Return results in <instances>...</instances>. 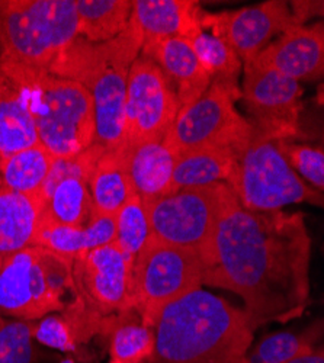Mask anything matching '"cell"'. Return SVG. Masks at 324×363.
<instances>
[{
	"label": "cell",
	"instance_id": "e575fe53",
	"mask_svg": "<svg viewBox=\"0 0 324 363\" xmlns=\"http://www.w3.org/2000/svg\"><path fill=\"white\" fill-rule=\"evenodd\" d=\"M285 363H324V350L321 346L318 349L314 347L310 352L303 353Z\"/></svg>",
	"mask_w": 324,
	"mask_h": 363
},
{
	"label": "cell",
	"instance_id": "ba28073f",
	"mask_svg": "<svg viewBox=\"0 0 324 363\" xmlns=\"http://www.w3.org/2000/svg\"><path fill=\"white\" fill-rule=\"evenodd\" d=\"M225 185L239 203L253 213H274L301 202L323 205V192L311 188L291 169L276 140L255 128Z\"/></svg>",
	"mask_w": 324,
	"mask_h": 363
},
{
	"label": "cell",
	"instance_id": "ffe728a7",
	"mask_svg": "<svg viewBox=\"0 0 324 363\" xmlns=\"http://www.w3.org/2000/svg\"><path fill=\"white\" fill-rule=\"evenodd\" d=\"M123 148L133 191L143 202H152L170 194L172 174L178 156L163 141Z\"/></svg>",
	"mask_w": 324,
	"mask_h": 363
},
{
	"label": "cell",
	"instance_id": "4dcf8cb0",
	"mask_svg": "<svg viewBox=\"0 0 324 363\" xmlns=\"http://www.w3.org/2000/svg\"><path fill=\"white\" fill-rule=\"evenodd\" d=\"M35 321L6 320L0 317V363H34Z\"/></svg>",
	"mask_w": 324,
	"mask_h": 363
},
{
	"label": "cell",
	"instance_id": "74e56055",
	"mask_svg": "<svg viewBox=\"0 0 324 363\" xmlns=\"http://www.w3.org/2000/svg\"><path fill=\"white\" fill-rule=\"evenodd\" d=\"M238 363H247V360H246V357H245L242 362H238Z\"/></svg>",
	"mask_w": 324,
	"mask_h": 363
},
{
	"label": "cell",
	"instance_id": "7a4b0ae2",
	"mask_svg": "<svg viewBox=\"0 0 324 363\" xmlns=\"http://www.w3.org/2000/svg\"><path fill=\"white\" fill-rule=\"evenodd\" d=\"M153 328L155 352L145 363H238L255 331L243 310L201 288L167 304Z\"/></svg>",
	"mask_w": 324,
	"mask_h": 363
},
{
	"label": "cell",
	"instance_id": "9c48e42d",
	"mask_svg": "<svg viewBox=\"0 0 324 363\" xmlns=\"http://www.w3.org/2000/svg\"><path fill=\"white\" fill-rule=\"evenodd\" d=\"M201 285L202 263L194 250L150 237L133 262V307L149 327L167 304Z\"/></svg>",
	"mask_w": 324,
	"mask_h": 363
},
{
	"label": "cell",
	"instance_id": "9a60e30c",
	"mask_svg": "<svg viewBox=\"0 0 324 363\" xmlns=\"http://www.w3.org/2000/svg\"><path fill=\"white\" fill-rule=\"evenodd\" d=\"M102 147L94 144L73 159H55L41 195L45 199L43 217L51 223L83 228L95 216L89 192V174Z\"/></svg>",
	"mask_w": 324,
	"mask_h": 363
},
{
	"label": "cell",
	"instance_id": "484cf974",
	"mask_svg": "<svg viewBox=\"0 0 324 363\" xmlns=\"http://www.w3.org/2000/svg\"><path fill=\"white\" fill-rule=\"evenodd\" d=\"M55 157L40 143L0 157V180L11 191L40 194Z\"/></svg>",
	"mask_w": 324,
	"mask_h": 363
},
{
	"label": "cell",
	"instance_id": "2e32d148",
	"mask_svg": "<svg viewBox=\"0 0 324 363\" xmlns=\"http://www.w3.org/2000/svg\"><path fill=\"white\" fill-rule=\"evenodd\" d=\"M250 63L259 69L274 70L297 82L320 79L324 67L323 23L289 26Z\"/></svg>",
	"mask_w": 324,
	"mask_h": 363
},
{
	"label": "cell",
	"instance_id": "f35d334b",
	"mask_svg": "<svg viewBox=\"0 0 324 363\" xmlns=\"http://www.w3.org/2000/svg\"><path fill=\"white\" fill-rule=\"evenodd\" d=\"M0 185H2V180H0Z\"/></svg>",
	"mask_w": 324,
	"mask_h": 363
},
{
	"label": "cell",
	"instance_id": "4fadbf2b",
	"mask_svg": "<svg viewBox=\"0 0 324 363\" xmlns=\"http://www.w3.org/2000/svg\"><path fill=\"white\" fill-rule=\"evenodd\" d=\"M243 98L253 128L272 140H288L297 133L303 89L300 82L274 70L245 65Z\"/></svg>",
	"mask_w": 324,
	"mask_h": 363
},
{
	"label": "cell",
	"instance_id": "603a6c76",
	"mask_svg": "<svg viewBox=\"0 0 324 363\" xmlns=\"http://www.w3.org/2000/svg\"><path fill=\"white\" fill-rule=\"evenodd\" d=\"M239 155L230 148H199L176 157L170 194L186 188L228 184Z\"/></svg>",
	"mask_w": 324,
	"mask_h": 363
},
{
	"label": "cell",
	"instance_id": "8992f818",
	"mask_svg": "<svg viewBox=\"0 0 324 363\" xmlns=\"http://www.w3.org/2000/svg\"><path fill=\"white\" fill-rule=\"evenodd\" d=\"M79 35L76 0L0 2V66L48 72Z\"/></svg>",
	"mask_w": 324,
	"mask_h": 363
},
{
	"label": "cell",
	"instance_id": "8fae6325",
	"mask_svg": "<svg viewBox=\"0 0 324 363\" xmlns=\"http://www.w3.org/2000/svg\"><path fill=\"white\" fill-rule=\"evenodd\" d=\"M234 196L225 184L186 188L144 202L150 234L173 246L199 252L207 245L211 233Z\"/></svg>",
	"mask_w": 324,
	"mask_h": 363
},
{
	"label": "cell",
	"instance_id": "d6986e66",
	"mask_svg": "<svg viewBox=\"0 0 324 363\" xmlns=\"http://www.w3.org/2000/svg\"><path fill=\"white\" fill-rule=\"evenodd\" d=\"M44 209L41 192L21 194L0 185V256L35 245Z\"/></svg>",
	"mask_w": 324,
	"mask_h": 363
},
{
	"label": "cell",
	"instance_id": "1f68e13d",
	"mask_svg": "<svg viewBox=\"0 0 324 363\" xmlns=\"http://www.w3.org/2000/svg\"><path fill=\"white\" fill-rule=\"evenodd\" d=\"M276 147L301 179H306L310 186L323 192L324 189V155L321 147H310L306 144H294L288 140H278Z\"/></svg>",
	"mask_w": 324,
	"mask_h": 363
},
{
	"label": "cell",
	"instance_id": "d6a6232c",
	"mask_svg": "<svg viewBox=\"0 0 324 363\" xmlns=\"http://www.w3.org/2000/svg\"><path fill=\"white\" fill-rule=\"evenodd\" d=\"M34 340L52 349L74 353L79 349V342L74 331L63 314H48L34 324Z\"/></svg>",
	"mask_w": 324,
	"mask_h": 363
},
{
	"label": "cell",
	"instance_id": "30bf717a",
	"mask_svg": "<svg viewBox=\"0 0 324 363\" xmlns=\"http://www.w3.org/2000/svg\"><path fill=\"white\" fill-rule=\"evenodd\" d=\"M239 89L211 82L194 104L182 108L163 143L176 156L199 148H230L240 156L253 125L235 109Z\"/></svg>",
	"mask_w": 324,
	"mask_h": 363
},
{
	"label": "cell",
	"instance_id": "ac0fdd59",
	"mask_svg": "<svg viewBox=\"0 0 324 363\" xmlns=\"http://www.w3.org/2000/svg\"><path fill=\"white\" fill-rule=\"evenodd\" d=\"M172 82L181 109L199 99L211 84V76L199 63L191 45L182 38H169L141 48Z\"/></svg>",
	"mask_w": 324,
	"mask_h": 363
},
{
	"label": "cell",
	"instance_id": "836d02e7",
	"mask_svg": "<svg viewBox=\"0 0 324 363\" xmlns=\"http://www.w3.org/2000/svg\"><path fill=\"white\" fill-rule=\"evenodd\" d=\"M291 13L297 25H304L310 18L323 15V2H292Z\"/></svg>",
	"mask_w": 324,
	"mask_h": 363
},
{
	"label": "cell",
	"instance_id": "e0dca14e",
	"mask_svg": "<svg viewBox=\"0 0 324 363\" xmlns=\"http://www.w3.org/2000/svg\"><path fill=\"white\" fill-rule=\"evenodd\" d=\"M201 11L192 0H133L131 21L140 29L144 47L169 38H189L202 29Z\"/></svg>",
	"mask_w": 324,
	"mask_h": 363
},
{
	"label": "cell",
	"instance_id": "3957f363",
	"mask_svg": "<svg viewBox=\"0 0 324 363\" xmlns=\"http://www.w3.org/2000/svg\"><path fill=\"white\" fill-rule=\"evenodd\" d=\"M141 48L143 35L130 19L125 31L106 43L95 44L77 35L48 70L77 82L89 92L95 118L94 144L105 150L124 147L127 80Z\"/></svg>",
	"mask_w": 324,
	"mask_h": 363
},
{
	"label": "cell",
	"instance_id": "7402d4cb",
	"mask_svg": "<svg viewBox=\"0 0 324 363\" xmlns=\"http://www.w3.org/2000/svg\"><path fill=\"white\" fill-rule=\"evenodd\" d=\"M89 192L96 214L113 217L134 195L124 148H102L89 174Z\"/></svg>",
	"mask_w": 324,
	"mask_h": 363
},
{
	"label": "cell",
	"instance_id": "44dd1931",
	"mask_svg": "<svg viewBox=\"0 0 324 363\" xmlns=\"http://www.w3.org/2000/svg\"><path fill=\"white\" fill-rule=\"evenodd\" d=\"M112 241H115V218L95 213L89 224L83 228L60 225L43 217L34 246H41L73 260Z\"/></svg>",
	"mask_w": 324,
	"mask_h": 363
},
{
	"label": "cell",
	"instance_id": "8d00e7d4",
	"mask_svg": "<svg viewBox=\"0 0 324 363\" xmlns=\"http://www.w3.org/2000/svg\"><path fill=\"white\" fill-rule=\"evenodd\" d=\"M4 260H5V257H2V256H0V269H2V264H4Z\"/></svg>",
	"mask_w": 324,
	"mask_h": 363
},
{
	"label": "cell",
	"instance_id": "83f0119b",
	"mask_svg": "<svg viewBox=\"0 0 324 363\" xmlns=\"http://www.w3.org/2000/svg\"><path fill=\"white\" fill-rule=\"evenodd\" d=\"M185 41L194 50L202 67L211 76V82L239 89L238 77L242 70V60L225 43L207 34L203 29H199Z\"/></svg>",
	"mask_w": 324,
	"mask_h": 363
},
{
	"label": "cell",
	"instance_id": "4316f807",
	"mask_svg": "<svg viewBox=\"0 0 324 363\" xmlns=\"http://www.w3.org/2000/svg\"><path fill=\"white\" fill-rule=\"evenodd\" d=\"M106 337L111 363H145L155 352V328L145 325L135 310L118 317Z\"/></svg>",
	"mask_w": 324,
	"mask_h": 363
},
{
	"label": "cell",
	"instance_id": "277c9868",
	"mask_svg": "<svg viewBox=\"0 0 324 363\" xmlns=\"http://www.w3.org/2000/svg\"><path fill=\"white\" fill-rule=\"evenodd\" d=\"M31 113L38 143L55 159H73L95 143L94 102L77 82L19 67H2Z\"/></svg>",
	"mask_w": 324,
	"mask_h": 363
},
{
	"label": "cell",
	"instance_id": "5b68a950",
	"mask_svg": "<svg viewBox=\"0 0 324 363\" xmlns=\"http://www.w3.org/2000/svg\"><path fill=\"white\" fill-rule=\"evenodd\" d=\"M130 260L115 241L73 259L74 298L62 311L79 345L106 336L115 320L134 310Z\"/></svg>",
	"mask_w": 324,
	"mask_h": 363
},
{
	"label": "cell",
	"instance_id": "5bb4252c",
	"mask_svg": "<svg viewBox=\"0 0 324 363\" xmlns=\"http://www.w3.org/2000/svg\"><path fill=\"white\" fill-rule=\"evenodd\" d=\"M199 25L203 31L211 29V35L225 43L246 65L269 44V40L297 23L286 2L269 0L256 6L220 13H208L202 9Z\"/></svg>",
	"mask_w": 324,
	"mask_h": 363
},
{
	"label": "cell",
	"instance_id": "52a82bcc",
	"mask_svg": "<svg viewBox=\"0 0 324 363\" xmlns=\"http://www.w3.org/2000/svg\"><path fill=\"white\" fill-rule=\"evenodd\" d=\"M72 294L73 260L41 246H29L5 257L0 269V317L38 321L62 313Z\"/></svg>",
	"mask_w": 324,
	"mask_h": 363
},
{
	"label": "cell",
	"instance_id": "f546056e",
	"mask_svg": "<svg viewBox=\"0 0 324 363\" xmlns=\"http://www.w3.org/2000/svg\"><path fill=\"white\" fill-rule=\"evenodd\" d=\"M315 347V331L310 330L301 335L282 331L263 337L247 352V363H285Z\"/></svg>",
	"mask_w": 324,
	"mask_h": 363
},
{
	"label": "cell",
	"instance_id": "f1b7e54d",
	"mask_svg": "<svg viewBox=\"0 0 324 363\" xmlns=\"http://www.w3.org/2000/svg\"><path fill=\"white\" fill-rule=\"evenodd\" d=\"M150 237L145 205L141 198L134 194L115 216V243L134 262Z\"/></svg>",
	"mask_w": 324,
	"mask_h": 363
},
{
	"label": "cell",
	"instance_id": "d590c367",
	"mask_svg": "<svg viewBox=\"0 0 324 363\" xmlns=\"http://www.w3.org/2000/svg\"><path fill=\"white\" fill-rule=\"evenodd\" d=\"M62 363H76V362H74V359H73V357H66Z\"/></svg>",
	"mask_w": 324,
	"mask_h": 363
},
{
	"label": "cell",
	"instance_id": "7c38bea8",
	"mask_svg": "<svg viewBox=\"0 0 324 363\" xmlns=\"http://www.w3.org/2000/svg\"><path fill=\"white\" fill-rule=\"evenodd\" d=\"M179 111L172 82L153 60L138 55L127 80L124 147L163 141Z\"/></svg>",
	"mask_w": 324,
	"mask_h": 363
},
{
	"label": "cell",
	"instance_id": "d4e9b609",
	"mask_svg": "<svg viewBox=\"0 0 324 363\" xmlns=\"http://www.w3.org/2000/svg\"><path fill=\"white\" fill-rule=\"evenodd\" d=\"M79 37L89 43L116 38L130 23L133 0H76Z\"/></svg>",
	"mask_w": 324,
	"mask_h": 363
},
{
	"label": "cell",
	"instance_id": "cb8c5ba5",
	"mask_svg": "<svg viewBox=\"0 0 324 363\" xmlns=\"http://www.w3.org/2000/svg\"><path fill=\"white\" fill-rule=\"evenodd\" d=\"M37 143L34 119L19 89L0 69V157Z\"/></svg>",
	"mask_w": 324,
	"mask_h": 363
},
{
	"label": "cell",
	"instance_id": "6da1fadb",
	"mask_svg": "<svg viewBox=\"0 0 324 363\" xmlns=\"http://www.w3.org/2000/svg\"><path fill=\"white\" fill-rule=\"evenodd\" d=\"M310 256L300 213H253L233 196L199 252L202 284L239 295L253 330L286 323L308 306Z\"/></svg>",
	"mask_w": 324,
	"mask_h": 363
}]
</instances>
